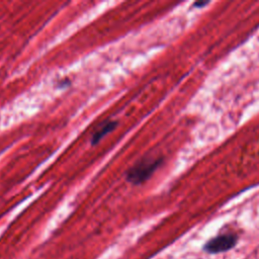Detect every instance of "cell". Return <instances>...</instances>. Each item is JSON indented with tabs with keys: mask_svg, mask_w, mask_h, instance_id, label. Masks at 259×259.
Wrapping results in <instances>:
<instances>
[{
	"mask_svg": "<svg viewBox=\"0 0 259 259\" xmlns=\"http://www.w3.org/2000/svg\"><path fill=\"white\" fill-rule=\"evenodd\" d=\"M238 238L234 234H223L208 240L203 249L207 253L217 254L231 250L237 244Z\"/></svg>",
	"mask_w": 259,
	"mask_h": 259,
	"instance_id": "2",
	"label": "cell"
},
{
	"mask_svg": "<svg viewBox=\"0 0 259 259\" xmlns=\"http://www.w3.org/2000/svg\"><path fill=\"white\" fill-rule=\"evenodd\" d=\"M209 2L208 1H205V2H196V3H194V6H199V7H201V6H204V5H207Z\"/></svg>",
	"mask_w": 259,
	"mask_h": 259,
	"instance_id": "4",
	"label": "cell"
},
{
	"mask_svg": "<svg viewBox=\"0 0 259 259\" xmlns=\"http://www.w3.org/2000/svg\"><path fill=\"white\" fill-rule=\"evenodd\" d=\"M118 121L115 119H105L101 121L93 131L90 142L92 146L97 145L105 136L110 134L111 132L114 131V128L117 126Z\"/></svg>",
	"mask_w": 259,
	"mask_h": 259,
	"instance_id": "3",
	"label": "cell"
},
{
	"mask_svg": "<svg viewBox=\"0 0 259 259\" xmlns=\"http://www.w3.org/2000/svg\"><path fill=\"white\" fill-rule=\"evenodd\" d=\"M162 163L163 157L145 156L126 170L125 180L133 185H141L152 177Z\"/></svg>",
	"mask_w": 259,
	"mask_h": 259,
	"instance_id": "1",
	"label": "cell"
}]
</instances>
